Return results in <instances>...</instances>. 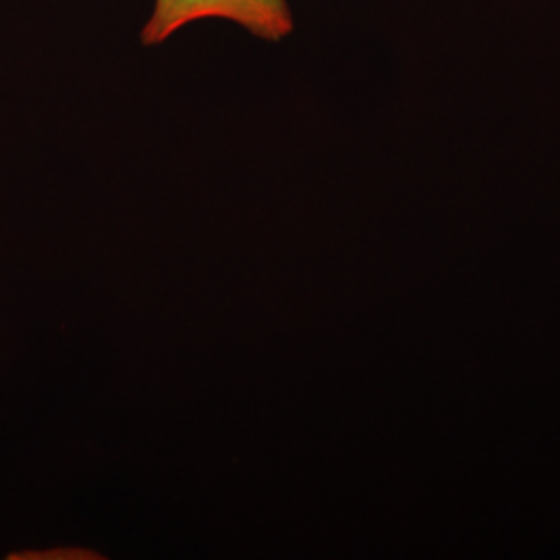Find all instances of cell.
<instances>
[{"mask_svg": "<svg viewBox=\"0 0 560 560\" xmlns=\"http://www.w3.org/2000/svg\"><path fill=\"white\" fill-rule=\"evenodd\" d=\"M201 20L233 21L254 38L275 44L295 30L287 0H154V11L141 27V44L159 46Z\"/></svg>", "mask_w": 560, "mask_h": 560, "instance_id": "obj_1", "label": "cell"}]
</instances>
